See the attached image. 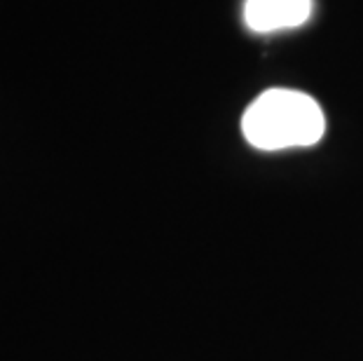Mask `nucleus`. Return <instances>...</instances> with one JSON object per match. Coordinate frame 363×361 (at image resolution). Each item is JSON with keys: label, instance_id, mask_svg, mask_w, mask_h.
I'll use <instances>...</instances> for the list:
<instances>
[{"label": "nucleus", "instance_id": "f257e3e1", "mask_svg": "<svg viewBox=\"0 0 363 361\" xmlns=\"http://www.w3.org/2000/svg\"><path fill=\"white\" fill-rule=\"evenodd\" d=\"M246 141L260 150L314 145L326 132V118L312 96L296 89H267L242 118Z\"/></svg>", "mask_w": 363, "mask_h": 361}, {"label": "nucleus", "instance_id": "f03ea898", "mask_svg": "<svg viewBox=\"0 0 363 361\" xmlns=\"http://www.w3.org/2000/svg\"><path fill=\"white\" fill-rule=\"evenodd\" d=\"M312 17V0H246L244 19L256 33L303 26Z\"/></svg>", "mask_w": 363, "mask_h": 361}]
</instances>
